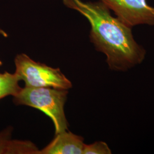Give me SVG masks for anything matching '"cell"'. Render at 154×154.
Masks as SVG:
<instances>
[{
	"instance_id": "10",
	"label": "cell",
	"mask_w": 154,
	"mask_h": 154,
	"mask_svg": "<svg viewBox=\"0 0 154 154\" xmlns=\"http://www.w3.org/2000/svg\"><path fill=\"white\" fill-rule=\"evenodd\" d=\"M2 65H3L2 62L0 60V66H2Z\"/></svg>"
},
{
	"instance_id": "4",
	"label": "cell",
	"mask_w": 154,
	"mask_h": 154,
	"mask_svg": "<svg viewBox=\"0 0 154 154\" xmlns=\"http://www.w3.org/2000/svg\"><path fill=\"white\" fill-rule=\"evenodd\" d=\"M116 17L132 28L139 25L154 26V7L147 0H99Z\"/></svg>"
},
{
	"instance_id": "1",
	"label": "cell",
	"mask_w": 154,
	"mask_h": 154,
	"mask_svg": "<svg viewBox=\"0 0 154 154\" xmlns=\"http://www.w3.org/2000/svg\"><path fill=\"white\" fill-rule=\"evenodd\" d=\"M67 6L78 11L90 25V39L95 49L106 56L110 69L125 72L140 64L146 51L134 39L131 28L100 1L83 2L80 0H63Z\"/></svg>"
},
{
	"instance_id": "8",
	"label": "cell",
	"mask_w": 154,
	"mask_h": 154,
	"mask_svg": "<svg viewBox=\"0 0 154 154\" xmlns=\"http://www.w3.org/2000/svg\"><path fill=\"white\" fill-rule=\"evenodd\" d=\"M111 151L104 142H96L90 144H85L83 154H110Z\"/></svg>"
},
{
	"instance_id": "7",
	"label": "cell",
	"mask_w": 154,
	"mask_h": 154,
	"mask_svg": "<svg viewBox=\"0 0 154 154\" xmlns=\"http://www.w3.org/2000/svg\"><path fill=\"white\" fill-rule=\"evenodd\" d=\"M20 79L15 73H0V100L8 96L14 97L21 90Z\"/></svg>"
},
{
	"instance_id": "5",
	"label": "cell",
	"mask_w": 154,
	"mask_h": 154,
	"mask_svg": "<svg viewBox=\"0 0 154 154\" xmlns=\"http://www.w3.org/2000/svg\"><path fill=\"white\" fill-rule=\"evenodd\" d=\"M85 144L82 137L66 130L56 134L39 154H83Z\"/></svg>"
},
{
	"instance_id": "3",
	"label": "cell",
	"mask_w": 154,
	"mask_h": 154,
	"mask_svg": "<svg viewBox=\"0 0 154 154\" xmlns=\"http://www.w3.org/2000/svg\"><path fill=\"white\" fill-rule=\"evenodd\" d=\"M15 74L26 87L51 88L68 90L72 83L60 69L53 68L35 62L25 54L16 55L14 59Z\"/></svg>"
},
{
	"instance_id": "2",
	"label": "cell",
	"mask_w": 154,
	"mask_h": 154,
	"mask_svg": "<svg viewBox=\"0 0 154 154\" xmlns=\"http://www.w3.org/2000/svg\"><path fill=\"white\" fill-rule=\"evenodd\" d=\"M67 93V90L25 86L13 97V102L16 105L28 106L43 112L53 122L56 135L68 129L64 112Z\"/></svg>"
},
{
	"instance_id": "6",
	"label": "cell",
	"mask_w": 154,
	"mask_h": 154,
	"mask_svg": "<svg viewBox=\"0 0 154 154\" xmlns=\"http://www.w3.org/2000/svg\"><path fill=\"white\" fill-rule=\"evenodd\" d=\"M13 128L9 126L0 131V154H38L37 147L26 140L12 139Z\"/></svg>"
},
{
	"instance_id": "9",
	"label": "cell",
	"mask_w": 154,
	"mask_h": 154,
	"mask_svg": "<svg viewBox=\"0 0 154 154\" xmlns=\"http://www.w3.org/2000/svg\"><path fill=\"white\" fill-rule=\"evenodd\" d=\"M0 34L2 35L4 37H8V36L7 33L5 32L4 30H3L2 29H1V28H0Z\"/></svg>"
}]
</instances>
